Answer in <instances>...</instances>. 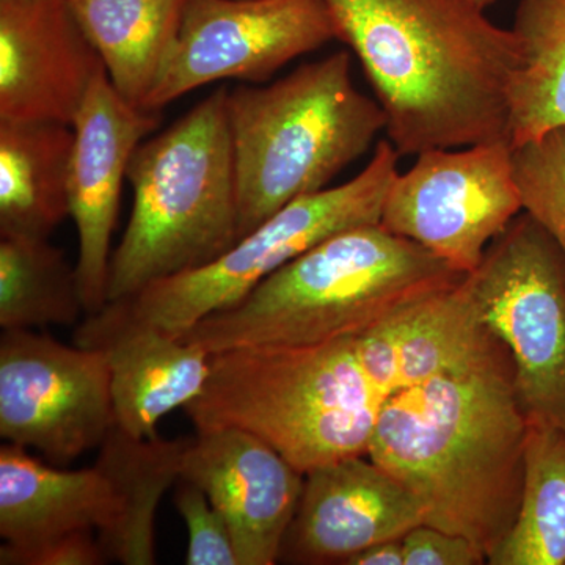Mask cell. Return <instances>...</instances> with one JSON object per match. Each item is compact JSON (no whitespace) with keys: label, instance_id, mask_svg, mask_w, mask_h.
<instances>
[{"label":"cell","instance_id":"18","mask_svg":"<svg viewBox=\"0 0 565 565\" xmlns=\"http://www.w3.org/2000/svg\"><path fill=\"white\" fill-rule=\"evenodd\" d=\"M191 437L136 438L115 424L98 448L95 467L110 490V511L98 531L107 563L156 564V516L180 481Z\"/></svg>","mask_w":565,"mask_h":565},{"label":"cell","instance_id":"22","mask_svg":"<svg viewBox=\"0 0 565 565\" xmlns=\"http://www.w3.org/2000/svg\"><path fill=\"white\" fill-rule=\"evenodd\" d=\"M85 315L79 277L65 253L35 237L0 239V327H68Z\"/></svg>","mask_w":565,"mask_h":565},{"label":"cell","instance_id":"11","mask_svg":"<svg viewBox=\"0 0 565 565\" xmlns=\"http://www.w3.org/2000/svg\"><path fill=\"white\" fill-rule=\"evenodd\" d=\"M332 40L326 0H185L177 46L145 110L218 81L262 84Z\"/></svg>","mask_w":565,"mask_h":565},{"label":"cell","instance_id":"12","mask_svg":"<svg viewBox=\"0 0 565 565\" xmlns=\"http://www.w3.org/2000/svg\"><path fill=\"white\" fill-rule=\"evenodd\" d=\"M159 122L161 111L140 109L121 98L106 70L93 81L73 122L68 204L79 241L76 269L85 315L98 313L107 305L122 182L128 180L134 151Z\"/></svg>","mask_w":565,"mask_h":565},{"label":"cell","instance_id":"1","mask_svg":"<svg viewBox=\"0 0 565 565\" xmlns=\"http://www.w3.org/2000/svg\"><path fill=\"white\" fill-rule=\"evenodd\" d=\"M326 2L401 156L509 140L522 61L512 29L493 24L471 0Z\"/></svg>","mask_w":565,"mask_h":565},{"label":"cell","instance_id":"29","mask_svg":"<svg viewBox=\"0 0 565 565\" xmlns=\"http://www.w3.org/2000/svg\"><path fill=\"white\" fill-rule=\"evenodd\" d=\"M471 2H473L475 6H478L479 9L487 10L489 7H492L497 0H471Z\"/></svg>","mask_w":565,"mask_h":565},{"label":"cell","instance_id":"10","mask_svg":"<svg viewBox=\"0 0 565 565\" xmlns=\"http://www.w3.org/2000/svg\"><path fill=\"white\" fill-rule=\"evenodd\" d=\"M115 426L110 371L99 349L36 330L0 337V435L65 465L103 445Z\"/></svg>","mask_w":565,"mask_h":565},{"label":"cell","instance_id":"21","mask_svg":"<svg viewBox=\"0 0 565 565\" xmlns=\"http://www.w3.org/2000/svg\"><path fill=\"white\" fill-rule=\"evenodd\" d=\"M520 68L511 88L512 147L565 126V0H519Z\"/></svg>","mask_w":565,"mask_h":565},{"label":"cell","instance_id":"3","mask_svg":"<svg viewBox=\"0 0 565 565\" xmlns=\"http://www.w3.org/2000/svg\"><path fill=\"white\" fill-rule=\"evenodd\" d=\"M465 277L423 245L366 223L327 237L180 338L210 353L310 348L366 332Z\"/></svg>","mask_w":565,"mask_h":565},{"label":"cell","instance_id":"6","mask_svg":"<svg viewBox=\"0 0 565 565\" xmlns=\"http://www.w3.org/2000/svg\"><path fill=\"white\" fill-rule=\"evenodd\" d=\"M226 107L239 241L294 200L329 189L386 129L381 104L353 85L348 51L269 85L228 88Z\"/></svg>","mask_w":565,"mask_h":565},{"label":"cell","instance_id":"8","mask_svg":"<svg viewBox=\"0 0 565 565\" xmlns=\"http://www.w3.org/2000/svg\"><path fill=\"white\" fill-rule=\"evenodd\" d=\"M467 281L482 321L511 352L527 422L565 430V258L555 239L520 212Z\"/></svg>","mask_w":565,"mask_h":565},{"label":"cell","instance_id":"4","mask_svg":"<svg viewBox=\"0 0 565 565\" xmlns=\"http://www.w3.org/2000/svg\"><path fill=\"white\" fill-rule=\"evenodd\" d=\"M390 399L364 367L355 334L310 348L211 353L203 392L184 408L196 433L247 430L307 475L367 456Z\"/></svg>","mask_w":565,"mask_h":565},{"label":"cell","instance_id":"27","mask_svg":"<svg viewBox=\"0 0 565 565\" xmlns=\"http://www.w3.org/2000/svg\"><path fill=\"white\" fill-rule=\"evenodd\" d=\"M106 563V553L99 544L96 531L63 535L46 544L21 550V552L0 553L2 565H102Z\"/></svg>","mask_w":565,"mask_h":565},{"label":"cell","instance_id":"24","mask_svg":"<svg viewBox=\"0 0 565 565\" xmlns=\"http://www.w3.org/2000/svg\"><path fill=\"white\" fill-rule=\"evenodd\" d=\"M523 211L555 239L565 258V126L512 147Z\"/></svg>","mask_w":565,"mask_h":565},{"label":"cell","instance_id":"26","mask_svg":"<svg viewBox=\"0 0 565 565\" xmlns=\"http://www.w3.org/2000/svg\"><path fill=\"white\" fill-rule=\"evenodd\" d=\"M403 550L404 565L487 564V556L473 542L426 523L404 535Z\"/></svg>","mask_w":565,"mask_h":565},{"label":"cell","instance_id":"5","mask_svg":"<svg viewBox=\"0 0 565 565\" xmlns=\"http://www.w3.org/2000/svg\"><path fill=\"white\" fill-rule=\"evenodd\" d=\"M226 102L223 85L134 151L131 217L111 253L107 303L202 269L239 243Z\"/></svg>","mask_w":565,"mask_h":565},{"label":"cell","instance_id":"23","mask_svg":"<svg viewBox=\"0 0 565 565\" xmlns=\"http://www.w3.org/2000/svg\"><path fill=\"white\" fill-rule=\"evenodd\" d=\"M487 564L565 565L564 429L530 424L519 515Z\"/></svg>","mask_w":565,"mask_h":565},{"label":"cell","instance_id":"2","mask_svg":"<svg viewBox=\"0 0 565 565\" xmlns=\"http://www.w3.org/2000/svg\"><path fill=\"white\" fill-rule=\"evenodd\" d=\"M527 433L501 343L394 394L367 456L411 490L426 525L463 535L489 559L519 515Z\"/></svg>","mask_w":565,"mask_h":565},{"label":"cell","instance_id":"28","mask_svg":"<svg viewBox=\"0 0 565 565\" xmlns=\"http://www.w3.org/2000/svg\"><path fill=\"white\" fill-rule=\"evenodd\" d=\"M344 565H404L403 539L381 542L356 553Z\"/></svg>","mask_w":565,"mask_h":565},{"label":"cell","instance_id":"13","mask_svg":"<svg viewBox=\"0 0 565 565\" xmlns=\"http://www.w3.org/2000/svg\"><path fill=\"white\" fill-rule=\"evenodd\" d=\"M181 478L199 486L225 519L239 565H274L302 498L305 475L247 430L191 437Z\"/></svg>","mask_w":565,"mask_h":565},{"label":"cell","instance_id":"15","mask_svg":"<svg viewBox=\"0 0 565 565\" xmlns=\"http://www.w3.org/2000/svg\"><path fill=\"white\" fill-rule=\"evenodd\" d=\"M423 523L422 504L403 482L370 456L348 457L305 475L278 563L345 564Z\"/></svg>","mask_w":565,"mask_h":565},{"label":"cell","instance_id":"19","mask_svg":"<svg viewBox=\"0 0 565 565\" xmlns=\"http://www.w3.org/2000/svg\"><path fill=\"white\" fill-rule=\"evenodd\" d=\"M74 129L0 120V236L50 239L70 217Z\"/></svg>","mask_w":565,"mask_h":565},{"label":"cell","instance_id":"14","mask_svg":"<svg viewBox=\"0 0 565 565\" xmlns=\"http://www.w3.org/2000/svg\"><path fill=\"white\" fill-rule=\"evenodd\" d=\"M103 70L68 0H0V120L73 126Z\"/></svg>","mask_w":565,"mask_h":565},{"label":"cell","instance_id":"20","mask_svg":"<svg viewBox=\"0 0 565 565\" xmlns=\"http://www.w3.org/2000/svg\"><path fill=\"white\" fill-rule=\"evenodd\" d=\"M115 90L145 109L180 36L185 0H68Z\"/></svg>","mask_w":565,"mask_h":565},{"label":"cell","instance_id":"16","mask_svg":"<svg viewBox=\"0 0 565 565\" xmlns=\"http://www.w3.org/2000/svg\"><path fill=\"white\" fill-rule=\"evenodd\" d=\"M74 343L106 355L115 424L136 438L158 437L163 416L191 404L210 377L202 345L129 321L110 305L79 322Z\"/></svg>","mask_w":565,"mask_h":565},{"label":"cell","instance_id":"25","mask_svg":"<svg viewBox=\"0 0 565 565\" xmlns=\"http://www.w3.org/2000/svg\"><path fill=\"white\" fill-rule=\"evenodd\" d=\"M174 505L188 526V565H239L230 527L199 486L180 478Z\"/></svg>","mask_w":565,"mask_h":565},{"label":"cell","instance_id":"17","mask_svg":"<svg viewBox=\"0 0 565 565\" xmlns=\"http://www.w3.org/2000/svg\"><path fill=\"white\" fill-rule=\"evenodd\" d=\"M110 490L93 465L62 470L20 445L0 448V553L21 552L107 522Z\"/></svg>","mask_w":565,"mask_h":565},{"label":"cell","instance_id":"9","mask_svg":"<svg viewBox=\"0 0 565 565\" xmlns=\"http://www.w3.org/2000/svg\"><path fill=\"white\" fill-rule=\"evenodd\" d=\"M520 212L512 143L498 140L419 152L394 177L379 223L468 275Z\"/></svg>","mask_w":565,"mask_h":565},{"label":"cell","instance_id":"7","mask_svg":"<svg viewBox=\"0 0 565 565\" xmlns=\"http://www.w3.org/2000/svg\"><path fill=\"white\" fill-rule=\"evenodd\" d=\"M399 158L392 141H379L373 159L351 181L294 200L214 263L152 282L110 307L129 321L181 337L206 316L239 302L264 278L332 234L381 222Z\"/></svg>","mask_w":565,"mask_h":565}]
</instances>
